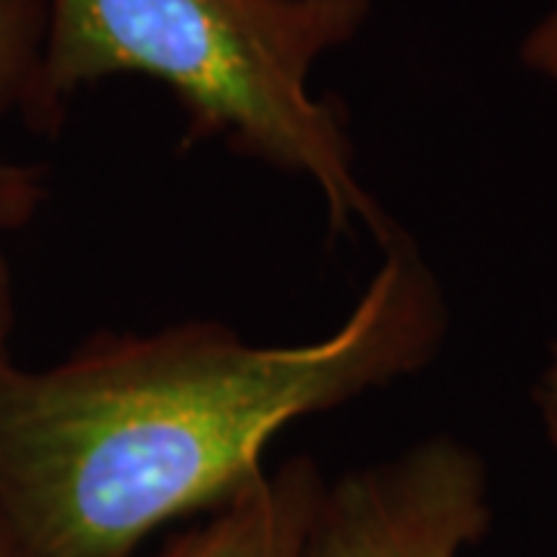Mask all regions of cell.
Returning a JSON list of instances; mask_svg holds the SVG:
<instances>
[{
    "label": "cell",
    "mask_w": 557,
    "mask_h": 557,
    "mask_svg": "<svg viewBox=\"0 0 557 557\" xmlns=\"http://www.w3.org/2000/svg\"><path fill=\"white\" fill-rule=\"evenodd\" d=\"M44 0H0V112L25 115L44 47ZM47 196L38 168L0 161V230H16L35 220Z\"/></svg>",
    "instance_id": "5"
},
{
    "label": "cell",
    "mask_w": 557,
    "mask_h": 557,
    "mask_svg": "<svg viewBox=\"0 0 557 557\" xmlns=\"http://www.w3.org/2000/svg\"><path fill=\"white\" fill-rule=\"evenodd\" d=\"M335 332L255 344L218 319L102 332L53 366L0 359V518L35 557H134L267 471L295 421L424 372L449 335L437 270L397 226Z\"/></svg>",
    "instance_id": "1"
},
{
    "label": "cell",
    "mask_w": 557,
    "mask_h": 557,
    "mask_svg": "<svg viewBox=\"0 0 557 557\" xmlns=\"http://www.w3.org/2000/svg\"><path fill=\"white\" fill-rule=\"evenodd\" d=\"M0 557H35L22 545V539L10 530V523L3 518H0Z\"/></svg>",
    "instance_id": "9"
},
{
    "label": "cell",
    "mask_w": 557,
    "mask_h": 557,
    "mask_svg": "<svg viewBox=\"0 0 557 557\" xmlns=\"http://www.w3.org/2000/svg\"><path fill=\"white\" fill-rule=\"evenodd\" d=\"M325 478L310 456L267 468L152 557H307Z\"/></svg>",
    "instance_id": "4"
},
{
    "label": "cell",
    "mask_w": 557,
    "mask_h": 557,
    "mask_svg": "<svg viewBox=\"0 0 557 557\" xmlns=\"http://www.w3.org/2000/svg\"><path fill=\"white\" fill-rule=\"evenodd\" d=\"M530 397H533V406H536L542 434L557 453V341L548 344V354H545V362H542L536 381H533Z\"/></svg>",
    "instance_id": "7"
},
{
    "label": "cell",
    "mask_w": 557,
    "mask_h": 557,
    "mask_svg": "<svg viewBox=\"0 0 557 557\" xmlns=\"http://www.w3.org/2000/svg\"><path fill=\"white\" fill-rule=\"evenodd\" d=\"M520 62L536 78L557 84V3L527 32L520 44Z\"/></svg>",
    "instance_id": "6"
},
{
    "label": "cell",
    "mask_w": 557,
    "mask_h": 557,
    "mask_svg": "<svg viewBox=\"0 0 557 557\" xmlns=\"http://www.w3.org/2000/svg\"><path fill=\"white\" fill-rule=\"evenodd\" d=\"M490 468L453 434L325 483L307 557H458L493 530Z\"/></svg>",
    "instance_id": "3"
},
{
    "label": "cell",
    "mask_w": 557,
    "mask_h": 557,
    "mask_svg": "<svg viewBox=\"0 0 557 557\" xmlns=\"http://www.w3.org/2000/svg\"><path fill=\"white\" fill-rule=\"evenodd\" d=\"M3 233V230H0ZM16 329V292H13V270L10 260L0 248V359L13 357L10 354V338Z\"/></svg>",
    "instance_id": "8"
},
{
    "label": "cell",
    "mask_w": 557,
    "mask_h": 557,
    "mask_svg": "<svg viewBox=\"0 0 557 557\" xmlns=\"http://www.w3.org/2000/svg\"><path fill=\"white\" fill-rule=\"evenodd\" d=\"M44 47L25 121L57 131L81 87L137 75L177 100L183 146L236 156L310 183L332 236L375 245L399 223L362 183L341 106L313 72L372 20V0H44Z\"/></svg>",
    "instance_id": "2"
}]
</instances>
